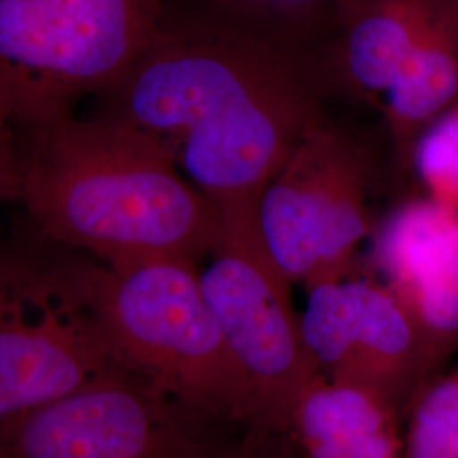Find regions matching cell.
<instances>
[{
	"mask_svg": "<svg viewBox=\"0 0 458 458\" xmlns=\"http://www.w3.org/2000/svg\"><path fill=\"white\" fill-rule=\"evenodd\" d=\"M325 55L196 0H165L145 51L94 98L162 143L223 219H255L267 183L327 114Z\"/></svg>",
	"mask_w": 458,
	"mask_h": 458,
	"instance_id": "6da1fadb",
	"label": "cell"
},
{
	"mask_svg": "<svg viewBox=\"0 0 458 458\" xmlns=\"http://www.w3.org/2000/svg\"><path fill=\"white\" fill-rule=\"evenodd\" d=\"M19 204L36 238L107 265L200 263L223 217L155 138L104 115L17 117Z\"/></svg>",
	"mask_w": 458,
	"mask_h": 458,
	"instance_id": "7a4b0ae2",
	"label": "cell"
},
{
	"mask_svg": "<svg viewBox=\"0 0 458 458\" xmlns=\"http://www.w3.org/2000/svg\"><path fill=\"white\" fill-rule=\"evenodd\" d=\"M85 289L115 365L157 389L253 433H265L253 389L202 293L199 263L85 259Z\"/></svg>",
	"mask_w": 458,
	"mask_h": 458,
	"instance_id": "3957f363",
	"label": "cell"
},
{
	"mask_svg": "<svg viewBox=\"0 0 458 458\" xmlns=\"http://www.w3.org/2000/svg\"><path fill=\"white\" fill-rule=\"evenodd\" d=\"M380 191L397 196L382 128L372 134L327 113L263 189L255 216L263 246L304 289L357 274Z\"/></svg>",
	"mask_w": 458,
	"mask_h": 458,
	"instance_id": "277c9868",
	"label": "cell"
},
{
	"mask_svg": "<svg viewBox=\"0 0 458 458\" xmlns=\"http://www.w3.org/2000/svg\"><path fill=\"white\" fill-rule=\"evenodd\" d=\"M117 370L89 306L85 255L30 231L0 245V431Z\"/></svg>",
	"mask_w": 458,
	"mask_h": 458,
	"instance_id": "5b68a950",
	"label": "cell"
},
{
	"mask_svg": "<svg viewBox=\"0 0 458 458\" xmlns=\"http://www.w3.org/2000/svg\"><path fill=\"white\" fill-rule=\"evenodd\" d=\"M0 458H280V450L117 370L4 428Z\"/></svg>",
	"mask_w": 458,
	"mask_h": 458,
	"instance_id": "8992f818",
	"label": "cell"
},
{
	"mask_svg": "<svg viewBox=\"0 0 458 458\" xmlns=\"http://www.w3.org/2000/svg\"><path fill=\"white\" fill-rule=\"evenodd\" d=\"M165 0H0V83L17 117L109 90L157 33Z\"/></svg>",
	"mask_w": 458,
	"mask_h": 458,
	"instance_id": "52a82bcc",
	"label": "cell"
},
{
	"mask_svg": "<svg viewBox=\"0 0 458 458\" xmlns=\"http://www.w3.org/2000/svg\"><path fill=\"white\" fill-rule=\"evenodd\" d=\"M202 293L245 374L265 433L278 440L301 391L318 374L304 344L293 284L263 246L257 219H223L199 263Z\"/></svg>",
	"mask_w": 458,
	"mask_h": 458,
	"instance_id": "ba28073f",
	"label": "cell"
},
{
	"mask_svg": "<svg viewBox=\"0 0 458 458\" xmlns=\"http://www.w3.org/2000/svg\"><path fill=\"white\" fill-rule=\"evenodd\" d=\"M301 327L318 374L374 391L404 421L438 372L408 308L367 270L308 287Z\"/></svg>",
	"mask_w": 458,
	"mask_h": 458,
	"instance_id": "9c48e42d",
	"label": "cell"
},
{
	"mask_svg": "<svg viewBox=\"0 0 458 458\" xmlns=\"http://www.w3.org/2000/svg\"><path fill=\"white\" fill-rule=\"evenodd\" d=\"M369 265L408 308L440 370L458 352V209L421 194L397 199L377 221Z\"/></svg>",
	"mask_w": 458,
	"mask_h": 458,
	"instance_id": "30bf717a",
	"label": "cell"
},
{
	"mask_svg": "<svg viewBox=\"0 0 458 458\" xmlns=\"http://www.w3.org/2000/svg\"><path fill=\"white\" fill-rule=\"evenodd\" d=\"M440 0H336L325 51L335 98L380 109Z\"/></svg>",
	"mask_w": 458,
	"mask_h": 458,
	"instance_id": "8fae6325",
	"label": "cell"
},
{
	"mask_svg": "<svg viewBox=\"0 0 458 458\" xmlns=\"http://www.w3.org/2000/svg\"><path fill=\"white\" fill-rule=\"evenodd\" d=\"M282 458H404V418L382 395L316 376L278 437Z\"/></svg>",
	"mask_w": 458,
	"mask_h": 458,
	"instance_id": "7c38bea8",
	"label": "cell"
},
{
	"mask_svg": "<svg viewBox=\"0 0 458 458\" xmlns=\"http://www.w3.org/2000/svg\"><path fill=\"white\" fill-rule=\"evenodd\" d=\"M458 102V0H440L380 104L397 196H412L411 157L426 128Z\"/></svg>",
	"mask_w": 458,
	"mask_h": 458,
	"instance_id": "4fadbf2b",
	"label": "cell"
},
{
	"mask_svg": "<svg viewBox=\"0 0 458 458\" xmlns=\"http://www.w3.org/2000/svg\"><path fill=\"white\" fill-rule=\"evenodd\" d=\"M219 14L306 48L325 51L336 0H196Z\"/></svg>",
	"mask_w": 458,
	"mask_h": 458,
	"instance_id": "5bb4252c",
	"label": "cell"
},
{
	"mask_svg": "<svg viewBox=\"0 0 458 458\" xmlns=\"http://www.w3.org/2000/svg\"><path fill=\"white\" fill-rule=\"evenodd\" d=\"M404 458H458V365L431 378L404 421Z\"/></svg>",
	"mask_w": 458,
	"mask_h": 458,
	"instance_id": "9a60e30c",
	"label": "cell"
},
{
	"mask_svg": "<svg viewBox=\"0 0 458 458\" xmlns=\"http://www.w3.org/2000/svg\"><path fill=\"white\" fill-rule=\"evenodd\" d=\"M411 181L416 194L458 209V102L420 134Z\"/></svg>",
	"mask_w": 458,
	"mask_h": 458,
	"instance_id": "2e32d148",
	"label": "cell"
},
{
	"mask_svg": "<svg viewBox=\"0 0 458 458\" xmlns=\"http://www.w3.org/2000/svg\"><path fill=\"white\" fill-rule=\"evenodd\" d=\"M19 194L17 109L0 83V206L16 204Z\"/></svg>",
	"mask_w": 458,
	"mask_h": 458,
	"instance_id": "e0dca14e",
	"label": "cell"
}]
</instances>
